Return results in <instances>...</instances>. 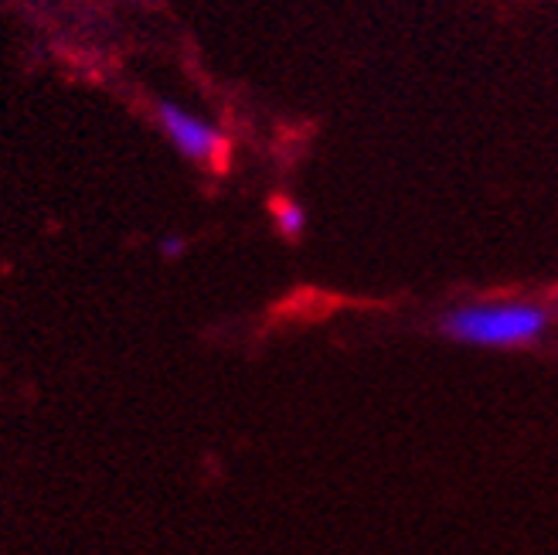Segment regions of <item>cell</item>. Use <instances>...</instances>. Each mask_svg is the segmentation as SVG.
<instances>
[{
	"instance_id": "6da1fadb",
	"label": "cell",
	"mask_w": 558,
	"mask_h": 555,
	"mask_svg": "<svg viewBox=\"0 0 558 555\" xmlns=\"http://www.w3.org/2000/svg\"><path fill=\"white\" fill-rule=\"evenodd\" d=\"M548 330V311L527 300L466 303L442 317V335L473 348L535 345Z\"/></svg>"
},
{
	"instance_id": "7a4b0ae2",
	"label": "cell",
	"mask_w": 558,
	"mask_h": 555,
	"mask_svg": "<svg viewBox=\"0 0 558 555\" xmlns=\"http://www.w3.org/2000/svg\"><path fill=\"white\" fill-rule=\"evenodd\" d=\"M157 123L163 130L167 141L174 144V150L191 160V164H202V168H215L221 171L229 160V136L221 133L215 123L202 120L187 113L184 106L178 102H157Z\"/></svg>"
},
{
	"instance_id": "3957f363",
	"label": "cell",
	"mask_w": 558,
	"mask_h": 555,
	"mask_svg": "<svg viewBox=\"0 0 558 555\" xmlns=\"http://www.w3.org/2000/svg\"><path fill=\"white\" fill-rule=\"evenodd\" d=\"M272 218H276V229L283 232L287 239H300L303 229H306V212L293 198H276L272 202Z\"/></svg>"
},
{
	"instance_id": "277c9868",
	"label": "cell",
	"mask_w": 558,
	"mask_h": 555,
	"mask_svg": "<svg viewBox=\"0 0 558 555\" xmlns=\"http://www.w3.org/2000/svg\"><path fill=\"white\" fill-rule=\"evenodd\" d=\"M160 249H163V256H167V260H178V256L184 253V239H181V236H171V239H163Z\"/></svg>"
}]
</instances>
